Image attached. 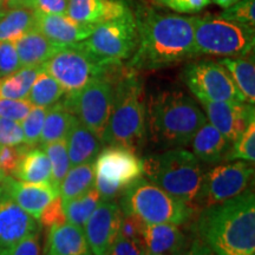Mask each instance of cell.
<instances>
[{
	"label": "cell",
	"mask_w": 255,
	"mask_h": 255,
	"mask_svg": "<svg viewBox=\"0 0 255 255\" xmlns=\"http://www.w3.org/2000/svg\"><path fill=\"white\" fill-rule=\"evenodd\" d=\"M200 238L215 255H255V195L245 190L207 207L197 220Z\"/></svg>",
	"instance_id": "6da1fadb"
},
{
	"label": "cell",
	"mask_w": 255,
	"mask_h": 255,
	"mask_svg": "<svg viewBox=\"0 0 255 255\" xmlns=\"http://www.w3.org/2000/svg\"><path fill=\"white\" fill-rule=\"evenodd\" d=\"M195 56L194 17L151 14L138 26V44L128 68L158 70Z\"/></svg>",
	"instance_id": "7a4b0ae2"
},
{
	"label": "cell",
	"mask_w": 255,
	"mask_h": 255,
	"mask_svg": "<svg viewBox=\"0 0 255 255\" xmlns=\"http://www.w3.org/2000/svg\"><path fill=\"white\" fill-rule=\"evenodd\" d=\"M207 122L195 101L182 91H163L149 104V130L156 143L164 148L189 144L197 129Z\"/></svg>",
	"instance_id": "3957f363"
},
{
	"label": "cell",
	"mask_w": 255,
	"mask_h": 255,
	"mask_svg": "<svg viewBox=\"0 0 255 255\" xmlns=\"http://www.w3.org/2000/svg\"><path fill=\"white\" fill-rule=\"evenodd\" d=\"M146 109L142 82L135 70L128 68L115 82L113 109L103 144L137 150L144 142Z\"/></svg>",
	"instance_id": "277c9868"
},
{
	"label": "cell",
	"mask_w": 255,
	"mask_h": 255,
	"mask_svg": "<svg viewBox=\"0 0 255 255\" xmlns=\"http://www.w3.org/2000/svg\"><path fill=\"white\" fill-rule=\"evenodd\" d=\"M143 174L171 196L194 206L203 178V169L193 152L182 146L143 161Z\"/></svg>",
	"instance_id": "5b68a950"
},
{
	"label": "cell",
	"mask_w": 255,
	"mask_h": 255,
	"mask_svg": "<svg viewBox=\"0 0 255 255\" xmlns=\"http://www.w3.org/2000/svg\"><path fill=\"white\" fill-rule=\"evenodd\" d=\"M120 207L123 214H132L145 223L181 226L194 213V206L171 196L162 188L142 177L124 190Z\"/></svg>",
	"instance_id": "8992f818"
},
{
	"label": "cell",
	"mask_w": 255,
	"mask_h": 255,
	"mask_svg": "<svg viewBox=\"0 0 255 255\" xmlns=\"http://www.w3.org/2000/svg\"><path fill=\"white\" fill-rule=\"evenodd\" d=\"M196 55L245 57L253 51L254 27L220 18L194 17Z\"/></svg>",
	"instance_id": "52a82bcc"
},
{
	"label": "cell",
	"mask_w": 255,
	"mask_h": 255,
	"mask_svg": "<svg viewBox=\"0 0 255 255\" xmlns=\"http://www.w3.org/2000/svg\"><path fill=\"white\" fill-rule=\"evenodd\" d=\"M114 69L94 79L81 91L72 95H64L62 98L64 105L70 113L75 115L79 122L94 132L100 138L102 144L113 109L116 82V78H114L111 73Z\"/></svg>",
	"instance_id": "ba28073f"
},
{
	"label": "cell",
	"mask_w": 255,
	"mask_h": 255,
	"mask_svg": "<svg viewBox=\"0 0 255 255\" xmlns=\"http://www.w3.org/2000/svg\"><path fill=\"white\" fill-rule=\"evenodd\" d=\"M115 66L119 65H110L95 57L82 45L81 41L65 45L43 64L44 70L59 83L65 95L81 91L89 83Z\"/></svg>",
	"instance_id": "9c48e42d"
},
{
	"label": "cell",
	"mask_w": 255,
	"mask_h": 255,
	"mask_svg": "<svg viewBox=\"0 0 255 255\" xmlns=\"http://www.w3.org/2000/svg\"><path fill=\"white\" fill-rule=\"evenodd\" d=\"M81 43L102 62L120 65L135 52L138 44V25L128 9L121 17L98 25Z\"/></svg>",
	"instance_id": "30bf717a"
},
{
	"label": "cell",
	"mask_w": 255,
	"mask_h": 255,
	"mask_svg": "<svg viewBox=\"0 0 255 255\" xmlns=\"http://www.w3.org/2000/svg\"><path fill=\"white\" fill-rule=\"evenodd\" d=\"M182 77L200 102H246L231 75L219 62L200 60L188 64Z\"/></svg>",
	"instance_id": "8fae6325"
},
{
	"label": "cell",
	"mask_w": 255,
	"mask_h": 255,
	"mask_svg": "<svg viewBox=\"0 0 255 255\" xmlns=\"http://www.w3.org/2000/svg\"><path fill=\"white\" fill-rule=\"evenodd\" d=\"M254 168L246 161L219 164L203 174L194 205L201 209L233 199L247 189Z\"/></svg>",
	"instance_id": "7c38bea8"
},
{
	"label": "cell",
	"mask_w": 255,
	"mask_h": 255,
	"mask_svg": "<svg viewBox=\"0 0 255 255\" xmlns=\"http://www.w3.org/2000/svg\"><path fill=\"white\" fill-rule=\"evenodd\" d=\"M95 176L127 189L143 175V159L135 150L109 145L98 152L94 161Z\"/></svg>",
	"instance_id": "4fadbf2b"
},
{
	"label": "cell",
	"mask_w": 255,
	"mask_h": 255,
	"mask_svg": "<svg viewBox=\"0 0 255 255\" xmlns=\"http://www.w3.org/2000/svg\"><path fill=\"white\" fill-rule=\"evenodd\" d=\"M122 218L120 205L113 200L101 201L83 227L92 254L107 255L120 237Z\"/></svg>",
	"instance_id": "5bb4252c"
},
{
	"label": "cell",
	"mask_w": 255,
	"mask_h": 255,
	"mask_svg": "<svg viewBox=\"0 0 255 255\" xmlns=\"http://www.w3.org/2000/svg\"><path fill=\"white\" fill-rule=\"evenodd\" d=\"M207 121L232 143L255 121L254 104L247 102H201Z\"/></svg>",
	"instance_id": "9a60e30c"
},
{
	"label": "cell",
	"mask_w": 255,
	"mask_h": 255,
	"mask_svg": "<svg viewBox=\"0 0 255 255\" xmlns=\"http://www.w3.org/2000/svg\"><path fill=\"white\" fill-rule=\"evenodd\" d=\"M37 231V220L13 200L0 194V253Z\"/></svg>",
	"instance_id": "2e32d148"
},
{
	"label": "cell",
	"mask_w": 255,
	"mask_h": 255,
	"mask_svg": "<svg viewBox=\"0 0 255 255\" xmlns=\"http://www.w3.org/2000/svg\"><path fill=\"white\" fill-rule=\"evenodd\" d=\"M0 194L8 196L34 219H39L43 209L58 196V190L51 183H27L6 176Z\"/></svg>",
	"instance_id": "e0dca14e"
},
{
	"label": "cell",
	"mask_w": 255,
	"mask_h": 255,
	"mask_svg": "<svg viewBox=\"0 0 255 255\" xmlns=\"http://www.w3.org/2000/svg\"><path fill=\"white\" fill-rule=\"evenodd\" d=\"M96 27L79 24L69 15L38 13L36 30L60 45H70L85 40Z\"/></svg>",
	"instance_id": "ac0fdd59"
},
{
	"label": "cell",
	"mask_w": 255,
	"mask_h": 255,
	"mask_svg": "<svg viewBox=\"0 0 255 255\" xmlns=\"http://www.w3.org/2000/svg\"><path fill=\"white\" fill-rule=\"evenodd\" d=\"M127 11L126 5L119 0H69L65 14L79 24L97 27Z\"/></svg>",
	"instance_id": "d6986e66"
},
{
	"label": "cell",
	"mask_w": 255,
	"mask_h": 255,
	"mask_svg": "<svg viewBox=\"0 0 255 255\" xmlns=\"http://www.w3.org/2000/svg\"><path fill=\"white\" fill-rule=\"evenodd\" d=\"M141 241L146 255L182 253L186 247V235L177 225L145 223Z\"/></svg>",
	"instance_id": "ffe728a7"
},
{
	"label": "cell",
	"mask_w": 255,
	"mask_h": 255,
	"mask_svg": "<svg viewBox=\"0 0 255 255\" xmlns=\"http://www.w3.org/2000/svg\"><path fill=\"white\" fill-rule=\"evenodd\" d=\"M47 231L45 255H94L83 228L65 222Z\"/></svg>",
	"instance_id": "44dd1931"
},
{
	"label": "cell",
	"mask_w": 255,
	"mask_h": 255,
	"mask_svg": "<svg viewBox=\"0 0 255 255\" xmlns=\"http://www.w3.org/2000/svg\"><path fill=\"white\" fill-rule=\"evenodd\" d=\"M193 154L205 163H219L227 161L232 142L226 138L208 121L194 133L190 141Z\"/></svg>",
	"instance_id": "7402d4cb"
},
{
	"label": "cell",
	"mask_w": 255,
	"mask_h": 255,
	"mask_svg": "<svg viewBox=\"0 0 255 255\" xmlns=\"http://www.w3.org/2000/svg\"><path fill=\"white\" fill-rule=\"evenodd\" d=\"M13 43L21 68L43 65L65 46L50 40L36 28L19 37Z\"/></svg>",
	"instance_id": "603a6c76"
},
{
	"label": "cell",
	"mask_w": 255,
	"mask_h": 255,
	"mask_svg": "<svg viewBox=\"0 0 255 255\" xmlns=\"http://www.w3.org/2000/svg\"><path fill=\"white\" fill-rule=\"evenodd\" d=\"M65 139L71 167L92 163L101 150L100 138L79 122L78 119L75 121Z\"/></svg>",
	"instance_id": "cb8c5ba5"
},
{
	"label": "cell",
	"mask_w": 255,
	"mask_h": 255,
	"mask_svg": "<svg viewBox=\"0 0 255 255\" xmlns=\"http://www.w3.org/2000/svg\"><path fill=\"white\" fill-rule=\"evenodd\" d=\"M218 62L227 70L235 87L250 104L255 103L254 59L244 57H222Z\"/></svg>",
	"instance_id": "d4e9b609"
},
{
	"label": "cell",
	"mask_w": 255,
	"mask_h": 255,
	"mask_svg": "<svg viewBox=\"0 0 255 255\" xmlns=\"http://www.w3.org/2000/svg\"><path fill=\"white\" fill-rule=\"evenodd\" d=\"M13 176L27 183H51V164L45 151L40 148L28 149Z\"/></svg>",
	"instance_id": "484cf974"
},
{
	"label": "cell",
	"mask_w": 255,
	"mask_h": 255,
	"mask_svg": "<svg viewBox=\"0 0 255 255\" xmlns=\"http://www.w3.org/2000/svg\"><path fill=\"white\" fill-rule=\"evenodd\" d=\"M76 120L77 117L70 113L62 100L53 104L47 109L39 144L43 146L51 142L66 138V135Z\"/></svg>",
	"instance_id": "4316f807"
},
{
	"label": "cell",
	"mask_w": 255,
	"mask_h": 255,
	"mask_svg": "<svg viewBox=\"0 0 255 255\" xmlns=\"http://www.w3.org/2000/svg\"><path fill=\"white\" fill-rule=\"evenodd\" d=\"M37 12L27 7H12L0 15V40L14 41L36 28Z\"/></svg>",
	"instance_id": "83f0119b"
},
{
	"label": "cell",
	"mask_w": 255,
	"mask_h": 255,
	"mask_svg": "<svg viewBox=\"0 0 255 255\" xmlns=\"http://www.w3.org/2000/svg\"><path fill=\"white\" fill-rule=\"evenodd\" d=\"M41 70L43 65L24 66L11 75L0 77V98L26 100L28 92Z\"/></svg>",
	"instance_id": "f1b7e54d"
},
{
	"label": "cell",
	"mask_w": 255,
	"mask_h": 255,
	"mask_svg": "<svg viewBox=\"0 0 255 255\" xmlns=\"http://www.w3.org/2000/svg\"><path fill=\"white\" fill-rule=\"evenodd\" d=\"M92 187H95L94 162L70 168L59 184L58 193L63 202H65L82 195Z\"/></svg>",
	"instance_id": "f546056e"
},
{
	"label": "cell",
	"mask_w": 255,
	"mask_h": 255,
	"mask_svg": "<svg viewBox=\"0 0 255 255\" xmlns=\"http://www.w3.org/2000/svg\"><path fill=\"white\" fill-rule=\"evenodd\" d=\"M101 195L95 187L75 199L63 202L66 221L83 228L95 209L101 203Z\"/></svg>",
	"instance_id": "4dcf8cb0"
},
{
	"label": "cell",
	"mask_w": 255,
	"mask_h": 255,
	"mask_svg": "<svg viewBox=\"0 0 255 255\" xmlns=\"http://www.w3.org/2000/svg\"><path fill=\"white\" fill-rule=\"evenodd\" d=\"M65 95L63 88L52 76H50L45 70H41L38 77L28 92L27 100L34 107L50 108L58 103Z\"/></svg>",
	"instance_id": "1f68e13d"
},
{
	"label": "cell",
	"mask_w": 255,
	"mask_h": 255,
	"mask_svg": "<svg viewBox=\"0 0 255 255\" xmlns=\"http://www.w3.org/2000/svg\"><path fill=\"white\" fill-rule=\"evenodd\" d=\"M43 150L49 157L51 164V184L58 190L60 182L68 174L69 169L71 168L66 139H58V141L43 145Z\"/></svg>",
	"instance_id": "d6a6232c"
},
{
	"label": "cell",
	"mask_w": 255,
	"mask_h": 255,
	"mask_svg": "<svg viewBox=\"0 0 255 255\" xmlns=\"http://www.w3.org/2000/svg\"><path fill=\"white\" fill-rule=\"evenodd\" d=\"M47 109L49 108L34 107L33 105L27 116L20 122L24 132V144L30 146V148L39 144Z\"/></svg>",
	"instance_id": "836d02e7"
},
{
	"label": "cell",
	"mask_w": 255,
	"mask_h": 255,
	"mask_svg": "<svg viewBox=\"0 0 255 255\" xmlns=\"http://www.w3.org/2000/svg\"><path fill=\"white\" fill-rule=\"evenodd\" d=\"M253 162L255 161V121L250 123L244 132L233 142L227 161Z\"/></svg>",
	"instance_id": "e575fe53"
},
{
	"label": "cell",
	"mask_w": 255,
	"mask_h": 255,
	"mask_svg": "<svg viewBox=\"0 0 255 255\" xmlns=\"http://www.w3.org/2000/svg\"><path fill=\"white\" fill-rule=\"evenodd\" d=\"M69 0H7L9 7H27L45 14L66 13Z\"/></svg>",
	"instance_id": "d590c367"
},
{
	"label": "cell",
	"mask_w": 255,
	"mask_h": 255,
	"mask_svg": "<svg viewBox=\"0 0 255 255\" xmlns=\"http://www.w3.org/2000/svg\"><path fill=\"white\" fill-rule=\"evenodd\" d=\"M218 15L222 19H227V20L254 27L255 0H240L237 4L225 8V11Z\"/></svg>",
	"instance_id": "8d00e7d4"
},
{
	"label": "cell",
	"mask_w": 255,
	"mask_h": 255,
	"mask_svg": "<svg viewBox=\"0 0 255 255\" xmlns=\"http://www.w3.org/2000/svg\"><path fill=\"white\" fill-rule=\"evenodd\" d=\"M30 146L21 145H0V170L6 176H12L17 170L19 163Z\"/></svg>",
	"instance_id": "74e56055"
},
{
	"label": "cell",
	"mask_w": 255,
	"mask_h": 255,
	"mask_svg": "<svg viewBox=\"0 0 255 255\" xmlns=\"http://www.w3.org/2000/svg\"><path fill=\"white\" fill-rule=\"evenodd\" d=\"M32 103L27 100H5L0 98V117L21 122L32 109Z\"/></svg>",
	"instance_id": "f35d334b"
},
{
	"label": "cell",
	"mask_w": 255,
	"mask_h": 255,
	"mask_svg": "<svg viewBox=\"0 0 255 255\" xmlns=\"http://www.w3.org/2000/svg\"><path fill=\"white\" fill-rule=\"evenodd\" d=\"M38 221H39V225L41 227L46 229L68 222L66 221L65 212H64L63 200L60 199L59 195L56 196L55 199L51 201L49 205L43 209Z\"/></svg>",
	"instance_id": "ab89813d"
},
{
	"label": "cell",
	"mask_w": 255,
	"mask_h": 255,
	"mask_svg": "<svg viewBox=\"0 0 255 255\" xmlns=\"http://www.w3.org/2000/svg\"><path fill=\"white\" fill-rule=\"evenodd\" d=\"M20 68L13 41L0 40V77L11 75Z\"/></svg>",
	"instance_id": "60d3db41"
},
{
	"label": "cell",
	"mask_w": 255,
	"mask_h": 255,
	"mask_svg": "<svg viewBox=\"0 0 255 255\" xmlns=\"http://www.w3.org/2000/svg\"><path fill=\"white\" fill-rule=\"evenodd\" d=\"M24 144V132L20 122L0 117V145Z\"/></svg>",
	"instance_id": "b9f144b4"
},
{
	"label": "cell",
	"mask_w": 255,
	"mask_h": 255,
	"mask_svg": "<svg viewBox=\"0 0 255 255\" xmlns=\"http://www.w3.org/2000/svg\"><path fill=\"white\" fill-rule=\"evenodd\" d=\"M0 255H41L39 231L31 233L30 235L19 241L14 246L1 252Z\"/></svg>",
	"instance_id": "7bdbcfd3"
},
{
	"label": "cell",
	"mask_w": 255,
	"mask_h": 255,
	"mask_svg": "<svg viewBox=\"0 0 255 255\" xmlns=\"http://www.w3.org/2000/svg\"><path fill=\"white\" fill-rule=\"evenodd\" d=\"M145 222L132 214H123L121 222L120 237L129 240H141Z\"/></svg>",
	"instance_id": "ee69618b"
},
{
	"label": "cell",
	"mask_w": 255,
	"mask_h": 255,
	"mask_svg": "<svg viewBox=\"0 0 255 255\" xmlns=\"http://www.w3.org/2000/svg\"><path fill=\"white\" fill-rule=\"evenodd\" d=\"M162 4L180 13H195L207 7L210 0H159Z\"/></svg>",
	"instance_id": "f6af8a7d"
},
{
	"label": "cell",
	"mask_w": 255,
	"mask_h": 255,
	"mask_svg": "<svg viewBox=\"0 0 255 255\" xmlns=\"http://www.w3.org/2000/svg\"><path fill=\"white\" fill-rule=\"evenodd\" d=\"M141 240H129L119 237L117 241L115 242L114 246L110 248L107 255H130L133 248Z\"/></svg>",
	"instance_id": "bcb514c9"
},
{
	"label": "cell",
	"mask_w": 255,
	"mask_h": 255,
	"mask_svg": "<svg viewBox=\"0 0 255 255\" xmlns=\"http://www.w3.org/2000/svg\"><path fill=\"white\" fill-rule=\"evenodd\" d=\"M183 255H215L210 248L201 239H196L193 241L189 250L184 251Z\"/></svg>",
	"instance_id": "7dc6e473"
},
{
	"label": "cell",
	"mask_w": 255,
	"mask_h": 255,
	"mask_svg": "<svg viewBox=\"0 0 255 255\" xmlns=\"http://www.w3.org/2000/svg\"><path fill=\"white\" fill-rule=\"evenodd\" d=\"M210 1H213L214 4L219 5L220 7L227 8V7H229V6L237 4V2L240 1V0H210Z\"/></svg>",
	"instance_id": "c3c4849f"
},
{
	"label": "cell",
	"mask_w": 255,
	"mask_h": 255,
	"mask_svg": "<svg viewBox=\"0 0 255 255\" xmlns=\"http://www.w3.org/2000/svg\"><path fill=\"white\" fill-rule=\"evenodd\" d=\"M130 255H146V251L144 246H143L142 241H139L138 244L136 245L131 253H130Z\"/></svg>",
	"instance_id": "681fc988"
},
{
	"label": "cell",
	"mask_w": 255,
	"mask_h": 255,
	"mask_svg": "<svg viewBox=\"0 0 255 255\" xmlns=\"http://www.w3.org/2000/svg\"><path fill=\"white\" fill-rule=\"evenodd\" d=\"M7 0H0V15H1L2 13H4V8H5V4Z\"/></svg>",
	"instance_id": "f907efd6"
},
{
	"label": "cell",
	"mask_w": 255,
	"mask_h": 255,
	"mask_svg": "<svg viewBox=\"0 0 255 255\" xmlns=\"http://www.w3.org/2000/svg\"><path fill=\"white\" fill-rule=\"evenodd\" d=\"M5 177H6V175L2 173L1 170H0V188H1V186H2V182H4Z\"/></svg>",
	"instance_id": "816d5d0a"
},
{
	"label": "cell",
	"mask_w": 255,
	"mask_h": 255,
	"mask_svg": "<svg viewBox=\"0 0 255 255\" xmlns=\"http://www.w3.org/2000/svg\"><path fill=\"white\" fill-rule=\"evenodd\" d=\"M184 252H182V253H171V254H159V255H183Z\"/></svg>",
	"instance_id": "f5cc1de1"
}]
</instances>
